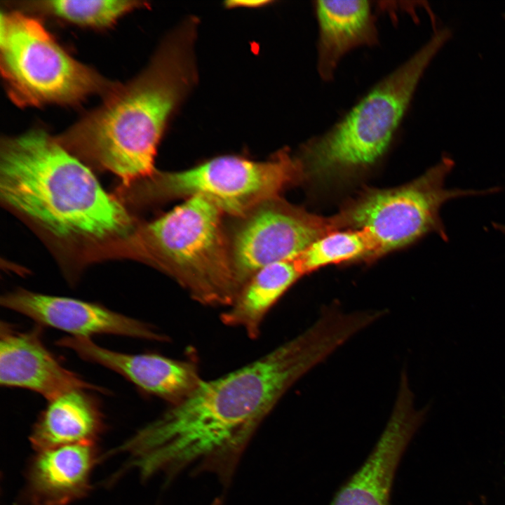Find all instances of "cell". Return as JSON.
Here are the masks:
<instances>
[{"instance_id":"1","label":"cell","mask_w":505,"mask_h":505,"mask_svg":"<svg viewBox=\"0 0 505 505\" xmlns=\"http://www.w3.org/2000/svg\"><path fill=\"white\" fill-rule=\"evenodd\" d=\"M328 358L323 341L304 330L255 361L201 380L122 447L141 477L208 473L228 486L252 436L287 391Z\"/></svg>"},{"instance_id":"2","label":"cell","mask_w":505,"mask_h":505,"mask_svg":"<svg viewBox=\"0 0 505 505\" xmlns=\"http://www.w3.org/2000/svg\"><path fill=\"white\" fill-rule=\"evenodd\" d=\"M197 22L186 20L163 41L137 77L115 84L101 105L57 139L126 185L152 177L166 123L195 83Z\"/></svg>"},{"instance_id":"3","label":"cell","mask_w":505,"mask_h":505,"mask_svg":"<svg viewBox=\"0 0 505 505\" xmlns=\"http://www.w3.org/2000/svg\"><path fill=\"white\" fill-rule=\"evenodd\" d=\"M0 195L10 207L60 238L128 236L133 220L93 173L39 129L1 141Z\"/></svg>"},{"instance_id":"4","label":"cell","mask_w":505,"mask_h":505,"mask_svg":"<svg viewBox=\"0 0 505 505\" xmlns=\"http://www.w3.org/2000/svg\"><path fill=\"white\" fill-rule=\"evenodd\" d=\"M451 35L447 27L436 31L331 129L309 140L299 158L304 176L337 178L379 161L391 147L422 76Z\"/></svg>"},{"instance_id":"5","label":"cell","mask_w":505,"mask_h":505,"mask_svg":"<svg viewBox=\"0 0 505 505\" xmlns=\"http://www.w3.org/2000/svg\"><path fill=\"white\" fill-rule=\"evenodd\" d=\"M221 210L201 195L186 201L142 230L145 256L201 304L229 307L241 288L221 224Z\"/></svg>"},{"instance_id":"6","label":"cell","mask_w":505,"mask_h":505,"mask_svg":"<svg viewBox=\"0 0 505 505\" xmlns=\"http://www.w3.org/2000/svg\"><path fill=\"white\" fill-rule=\"evenodd\" d=\"M0 27L1 74L16 104L72 105L115 85L70 56L34 18L1 14Z\"/></svg>"},{"instance_id":"7","label":"cell","mask_w":505,"mask_h":505,"mask_svg":"<svg viewBox=\"0 0 505 505\" xmlns=\"http://www.w3.org/2000/svg\"><path fill=\"white\" fill-rule=\"evenodd\" d=\"M454 166L453 159L443 155L436 165L408 184L365 193L331 219L335 229L349 227L363 231L371 246L370 259L409 245L431 232L448 241L440 216L445 203L499 191V187L447 188L445 180Z\"/></svg>"},{"instance_id":"8","label":"cell","mask_w":505,"mask_h":505,"mask_svg":"<svg viewBox=\"0 0 505 505\" xmlns=\"http://www.w3.org/2000/svg\"><path fill=\"white\" fill-rule=\"evenodd\" d=\"M303 176L299 159L286 151L267 161L224 156L185 170L154 174L145 191L156 198L201 195L222 213L244 216Z\"/></svg>"},{"instance_id":"9","label":"cell","mask_w":505,"mask_h":505,"mask_svg":"<svg viewBox=\"0 0 505 505\" xmlns=\"http://www.w3.org/2000/svg\"><path fill=\"white\" fill-rule=\"evenodd\" d=\"M247 215L235 233L230 253L241 289L262 267L295 260L314 241L334 231L331 219L276 198L261 203Z\"/></svg>"},{"instance_id":"10","label":"cell","mask_w":505,"mask_h":505,"mask_svg":"<svg viewBox=\"0 0 505 505\" xmlns=\"http://www.w3.org/2000/svg\"><path fill=\"white\" fill-rule=\"evenodd\" d=\"M427 411L428 407L415 408L410 390L399 389L390 417L374 448L360 468L338 489L330 505H391L397 468Z\"/></svg>"},{"instance_id":"11","label":"cell","mask_w":505,"mask_h":505,"mask_svg":"<svg viewBox=\"0 0 505 505\" xmlns=\"http://www.w3.org/2000/svg\"><path fill=\"white\" fill-rule=\"evenodd\" d=\"M1 304L32 318L39 325L54 328L72 337L90 338L94 335L107 334L159 342L168 340L167 336L150 325L94 302L20 289L2 296Z\"/></svg>"},{"instance_id":"12","label":"cell","mask_w":505,"mask_h":505,"mask_svg":"<svg viewBox=\"0 0 505 505\" xmlns=\"http://www.w3.org/2000/svg\"><path fill=\"white\" fill-rule=\"evenodd\" d=\"M41 325L27 331L1 321L0 326V383L10 388L36 392L48 400L74 389L102 392L65 368L46 346Z\"/></svg>"},{"instance_id":"13","label":"cell","mask_w":505,"mask_h":505,"mask_svg":"<svg viewBox=\"0 0 505 505\" xmlns=\"http://www.w3.org/2000/svg\"><path fill=\"white\" fill-rule=\"evenodd\" d=\"M82 359L104 366L123 377L142 391L174 405L200 383L196 366L188 361L156 354H131L96 344L90 338L65 337L57 341Z\"/></svg>"},{"instance_id":"14","label":"cell","mask_w":505,"mask_h":505,"mask_svg":"<svg viewBox=\"0 0 505 505\" xmlns=\"http://www.w3.org/2000/svg\"><path fill=\"white\" fill-rule=\"evenodd\" d=\"M97 460L95 443L36 451L27 469L29 500L33 505H67L83 497Z\"/></svg>"},{"instance_id":"15","label":"cell","mask_w":505,"mask_h":505,"mask_svg":"<svg viewBox=\"0 0 505 505\" xmlns=\"http://www.w3.org/2000/svg\"><path fill=\"white\" fill-rule=\"evenodd\" d=\"M314 8L319 31L317 69L322 79L330 81L345 54L377 43V29L368 1H317Z\"/></svg>"},{"instance_id":"16","label":"cell","mask_w":505,"mask_h":505,"mask_svg":"<svg viewBox=\"0 0 505 505\" xmlns=\"http://www.w3.org/2000/svg\"><path fill=\"white\" fill-rule=\"evenodd\" d=\"M90 391L74 389L48 400L29 437L36 451L95 443L104 429V417L100 401Z\"/></svg>"},{"instance_id":"17","label":"cell","mask_w":505,"mask_h":505,"mask_svg":"<svg viewBox=\"0 0 505 505\" xmlns=\"http://www.w3.org/2000/svg\"><path fill=\"white\" fill-rule=\"evenodd\" d=\"M295 260L266 265L243 286L233 303L220 316L227 326L259 337L262 321L271 307L302 276Z\"/></svg>"},{"instance_id":"18","label":"cell","mask_w":505,"mask_h":505,"mask_svg":"<svg viewBox=\"0 0 505 505\" xmlns=\"http://www.w3.org/2000/svg\"><path fill=\"white\" fill-rule=\"evenodd\" d=\"M142 6L141 1L129 0H48L27 1L23 4L27 9L95 28L111 26L121 16Z\"/></svg>"},{"instance_id":"19","label":"cell","mask_w":505,"mask_h":505,"mask_svg":"<svg viewBox=\"0 0 505 505\" xmlns=\"http://www.w3.org/2000/svg\"><path fill=\"white\" fill-rule=\"evenodd\" d=\"M370 244L363 231L334 230L314 241L295 261L304 275L328 264L370 259Z\"/></svg>"},{"instance_id":"20","label":"cell","mask_w":505,"mask_h":505,"mask_svg":"<svg viewBox=\"0 0 505 505\" xmlns=\"http://www.w3.org/2000/svg\"><path fill=\"white\" fill-rule=\"evenodd\" d=\"M492 226L495 229L499 230L501 232L505 234V224L493 222Z\"/></svg>"},{"instance_id":"21","label":"cell","mask_w":505,"mask_h":505,"mask_svg":"<svg viewBox=\"0 0 505 505\" xmlns=\"http://www.w3.org/2000/svg\"><path fill=\"white\" fill-rule=\"evenodd\" d=\"M210 505H223V500L220 497L215 499Z\"/></svg>"}]
</instances>
